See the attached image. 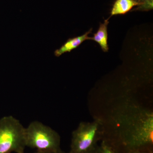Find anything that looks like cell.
Instances as JSON below:
<instances>
[{
  "label": "cell",
  "instance_id": "cell-1",
  "mask_svg": "<svg viewBox=\"0 0 153 153\" xmlns=\"http://www.w3.org/2000/svg\"><path fill=\"white\" fill-rule=\"evenodd\" d=\"M26 147L37 151L57 152L61 150L60 136L51 128L38 121H34L25 128Z\"/></svg>",
  "mask_w": 153,
  "mask_h": 153
},
{
  "label": "cell",
  "instance_id": "cell-2",
  "mask_svg": "<svg viewBox=\"0 0 153 153\" xmlns=\"http://www.w3.org/2000/svg\"><path fill=\"white\" fill-rule=\"evenodd\" d=\"M25 128L12 116L0 119V153H25Z\"/></svg>",
  "mask_w": 153,
  "mask_h": 153
},
{
  "label": "cell",
  "instance_id": "cell-3",
  "mask_svg": "<svg viewBox=\"0 0 153 153\" xmlns=\"http://www.w3.org/2000/svg\"><path fill=\"white\" fill-rule=\"evenodd\" d=\"M102 126L100 119L92 122L79 123L72 132L69 153H84L96 147L97 142L102 137Z\"/></svg>",
  "mask_w": 153,
  "mask_h": 153
},
{
  "label": "cell",
  "instance_id": "cell-4",
  "mask_svg": "<svg viewBox=\"0 0 153 153\" xmlns=\"http://www.w3.org/2000/svg\"><path fill=\"white\" fill-rule=\"evenodd\" d=\"M92 31V29L89 30L82 36H78L75 38L68 39L66 43L62 45L60 48L55 50V55L56 57H59L60 55L67 52H70L73 49H76L79 46L83 41L89 40L88 35Z\"/></svg>",
  "mask_w": 153,
  "mask_h": 153
},
{
  "label": "cell",
  "instance_id": "cell-5",
  "mask_svg": "<svg viewBox=\"0 0 153 153\" xmlns=\"http://www.w3.org/2000/svg\"><path fill=\"white\" fill-rule=\"evenodd\" d=\"M108 20H105L103 24H100L97 32L94 34L93 37L89 38V40L97 42L104 52H107L108 50L107 32L108 25L109 23Z\"/></svg>",
  "mask_w": 153,
  "mask_h": 153
},
{
  "label": "cell",
  "instance_id": "cell-6",
  "mask_svg": "<svg viewBox=\"0 0 153 153\" xmlns=\"http://www.w3.org/2000/svg\"><path fill=\"white\" fill-rule=\"evenodd\" d=\"M142 3L134 0H117L113 7L111 16L125 14L134 6L140 5Z\"/></svg>",
  "mask_w": 153,
  "mask_h": 153
},
{
  "label": "cell",
  "instance_id": "cell-7",
  "mask_svg": "<svg viewBox=\"0 0 153 153\" xmlns=\"http://www.w3.org/2000/svg\"><path fill=\"white\" fill-rule=\"evenodd\" d=\"M153 7V0H146L142 3L135 10L141 11H148L152 10Z\"/></svg>",
  "mask_w": 153,
  "mask_h": 153
},
{
  "label": "cell",
  "instance_id": "cell-8",
  "mask_svg": "<svg viewBox=\"0 0 153 153\" xmlns=\"http://www.w3.org/2000/svg\"><path fill=\"white\" fill-rule=\"evenodd\" d=\"M99 148L100 153H114L112 149L104 141H102Z\"/></svg>",
  "mask_w": 153,
  "mask_h": 153
},
{
  "label": "cell",
  "instance_id": "cell-9",
  "mask_svg": "<svg viewBox=\"0 0 153 153\" xmlns=\"http://www.w3.org/2000/svg\"><path fill=\"white\" fill-rule=\"evenodd\" d=\"M84 153H100L99 146H97L96 147L94 148L91 150L88 151V152Z\"/></svg>",
  "mask_w": 153,
  "mask_h": 153
},
{
  "label": "cell",
  "instance_id": "cell-10",
  "mask_svg": "<svg viewBox=\"0 0 153 153\" xmlns=\"http://www.w3.org/2000/svg\"><path fill=\"white\" fill-rule=\"evenodd\" d=\"M34 153H65L62 152V151L60 150L57 152H39V151H37L36 152Z\"/></svg>",
  "mask_w": 153,
  "mask_h": 153
},
{
  "label": "cell",
  "instance_id": "cell-11",
  "mask_svg": "<svg viewBox=\"0 0 153 153\" xmlns=\"http://www.w3.org/2000/svg\"><path fill=\"white\" fill-rule=\"evenodd\" d=\"M134 1H135L137 2L142 3L144 2L145 1H146V0H134Z\"/></svg>",
  "mask_w": 153,
  "mask_h": 153
},
{
  "label": "cell",
  "instance_id": "cell-12",
  "mask_svg": "<svg viewBox=\"0 0 153 153\" xmlns=\"http://www.w3.org/2000/svg\"><path fill=\"white\" fill-rule=\"evenodd\" d=\"M128 153H147L144 152H140V151H135V152H131Z\"/></svg>",
  "mask_w": 153,
  "mask_h": 153
}]
</instances>
